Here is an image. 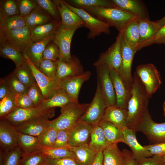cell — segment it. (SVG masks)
Here are the masks:
<instances>
[{"mask_svg":"<svg viewBox=\"0 0 165 165\" xmlns=\"http://www.w3.org/2000/svg\"><path fill=\"white\" fill-rule=\"evenodd\" d=\"M54 36L34 42L23 52L27 55L31 62L38 69L42 60L43 53L47 45L53 41Z\"/></svg>","mask_w":165,"mask_h":165,"instance_id":"cell-27","label":"cell"},{"mask_svg":"<svg viewBox=\"0 0 165 165\" xmlns=\"http://www.w3.org/2000/svg\"><path fill=\"white\" fill-rule=\"evenodd\" d=\"M107 107L105 99L99 82L94 97L84 113L79 120L91 126L93 128L98 125Z\"/></svg>","mask_w":165,"mask_h":165,"instance_id":"cell-4","label":"cell"},{"mask_svg":"<svg viewBox=\"0 0 165 165\" xmlns=\"http://www.w3.org/2000/svg\"><path fill=\"white\" fill-rule=\"evenodd\" d=\"M35 1L42 9L54 20L61 22V18L56 5L53 1L36 0Z\"/></svg>","mask_w":165,"mask_h":165,"instance_id":"cell-45","label":"cell"},{"mask_svg":"<svg viewBox=\"0 0 165 165\" xmlns=\"http://www.w3.org/2000/svg\"><path fill=\"white\" fill-rule=\"evenodd\" d=\"M18 146L23 155L31 154L42 149L37 137L19 132L18 138Z\"/></svg>","mask_w":165,"mask_h":165,"instance_id":"cell-30","label":"cell"},{"mask_svg":"<svg viewBox=\"0 0 165 165\" xmlns=\"http://www.w3.org/2000/svg\"><path fill=\"white\" fill-rule=\"evenodd\" d=\"M124 160V165H138L137 161L134 159L131 151L124 149L122 151Z\"/></svg>","mask_w":165,"mask_h":165,"instance_id":"cell-58","label":"cell"},{"mask_svg":"<svg viewBox=\"0 0 165 165\" xmlns=\"http://www.w3.org/2000/svg\"><path fill=\"white\" fill-rule=\"evenodd\" d=\"M55 3L61 18V24L67 28H79L84 27L83 20L70 9L64 0H53Z\"/></svg>","mask_w":165,"mask_h":165,"instance_id":"cell-20","label":"cell"},{"mask_svg":"<svg viewBox=\"0 0 165 165\" xmlns=\"http://www.w3.org/2000/svg\"><path fill=\"white\" fill-rule=\"evenodd\" d=\"M121 50L122 64L118 72L124 81L131 87L133 79L131 74L132 63L137 52L128 46L123 40V38Z\"/></svg>","mask_w":165,"mask_h":165,"instance_id":"cell-19","label":"cell"},{"mask_svg":"<svg viewBox=\"0 0 165 165\" xmlns=\"http://www.w3.org/2000/svg\"><path fill=\"white\" fill-rule=\"evenodd\" d=\"M70 134L71 129L58 130L56 140L51 148H63L69 146V142Z\"/></svg>","mask_w":165,"mask_h":165,"instance_id":"cell-50","label":"cell"},{"mask_svg":"<svg viewBox=\"0 0 165 165\" xmlns=\"http://www.w3.org/2000/svg\"><path fill=\"white\" fill-rule=\"evenodd\" d=\"M139 19L137 18L132 21L122 30L123 40L136 52L140 43Z\"/></svg>","mask_w":165,"mask_h":165,"instance_id":"cell-28","label":"cell"},{"mask_svg":"<svg viewBox=\"0 0 165 165\" xmlns=\"http://www.w3.org/2000/svg\"><path fill=\"white\" fill-rule=\"evenodd\" d=\"M0 55L12 60L17 68L26 62L23 53L14 46L0 36Z\"/></svg>","mask_w":165,"mask_h":165,"instance_id":"cell-26","label":"cell"},{"mask_svg":"<svg viewBox=\"0 0 165 165\" xmlns=\"http://www.w3.org/2000/svg\"><path fill=\"white\" fill-rule=\"evenodd\" d=\"M47 158L40 150L23 155L19 165H46Z\"/></svg>","mask_w":165,"mask_h":165,"instance_id":"cell-43","label":"cell"},{"mask_svg":"<svg viewBox=\"0 0 165 165\" xmlns=\"http://www.w3.org/2000/svg\"><path fill=\"white\" fill-rule=\"evenodd\" d=\"M57 61L48 59H42L40 62L38 69L43 74L52 79L57 78Z\"/></svg>","mask_w":165,"mask_h":165,"instance_id":"cell-46","label":"cell"},{"mask_svg":"<svg viewBox=\"0 0 165 165\" xmlns=\"http://www.w3.org/2000/svg\"><path fill=\"white\" fill-rule=\"evenodd\" d=\"M57 133V130L50 126L37 137L42 149L52 147L56 140Z\"/></svg>","mask_w":165,"mask_h":165,"instance_id":"cell-42","label":"cell"},{"mask_svg":"<svg viewBox=\"0 0 165 165\" xmlns=\"http://www.w3.org/2000/svg\"><path fill=\"white\" fill-rule=\"evenodd\" d=\"M5 153L4 165H20L23 154L18 146Z\"/></svg>","mask_w":165,"mask_h":165,"instance_id":"cell-48","label":"cell"},{"mask_svg":"<svg viewBox=\"0 0 165 165\" xmlns=\"http://www.w3.org/2000/svg\"><path fill=\"white\" fill-rule=\"evenodd\" d=\"M78 28H69L61 24L54 35L52 41L59 51V61L68 62L72 59L70 49L72 40L75 31Z\"/></svg>","mask_w":165,"mask_h":165,"instance_id":"cell-11","label":"cell"},{"mask_svg":"<svg viewBox=\"0 0 165 165\" xmlns=\"http://www.w3.org/2000/svg\"><path fill=\"white\" fill-rule=\"evenodd\" d=\"M65 1L74 7L83 9L96 7H114L112 0H70Z\"/></svg>","mask_w":165,"mask_h":165,"instance_id":"cell-38","label":"cell"},{"mask_svg":"<svg viewBox=\"0 0 165 165\" xmlns=\"http://www.w3.org/2000/svg\"><path fill=\"white\" fill-rule=\"evenodd\" d=\"M11 93L12 92L11 91L6 77L1 78L0 80V101Z\"/></svg>","mask_w":165,"mask_h":165,"instance_id":"cell-57","label":"cell"},{"mask_svg":"<svg viewBox=\"0 0 165 165\" xmlns=\"http://www.w3.org/2000/svg\"><path fill=\"white\" fill-rule=\"evenodd\" d=\"M23 53L43 93L44 99L50 98L62 89L61 80L57 78H50L45 75L35 66L25 53Z\"/></svg>","mask_w":165,"mask_h":165,"instance_id":"cell-7","label":"cell"},{"mask_svg":"<svg viewBox=\"0 0 165 165\" xmlns=\"http://www.w3.org/2000/svg\"><path fill=\"white\" fill-rule=\"evenodd\" d=\"M13 72L20 81L28 88L36 82L27 61L16 68Z\"/></svg>","mask_w":165,"mask_h":165,"instance_id":"cell-39","label":"cell"},{"mask_svg":"<svg viewBox=\"0 0 165 165\" xmlns=\"http://www.w3.org/2000/svg\"><path fill=\"white\" fill-rule=\"evenodd\" d=\"M144 148L153 156H162L165 155V142L143 146Z\"/></svg>","mask_w":165,"mask_h":165,"instance_id":"cell-54","label":"cell"},{"mask_svg":"<svg viewBox=\"0 0 165 165\" xmlns=\"http://www.w3.org/2000/svg\"><path fill=\"white\" fill-rule=\"evenodd\" d=\"M93 128L86 123L78 120L71 129L69 145L76 147L88 144Z\"/></svg>","mask_w":165,"mask_h":165,"instance_id":"cell-16","label":"cell"},{"mask_svg":"<svg viewBox=\"0 0 165 165\" xmlns=\"http://www.w3.org/2000/svg\"><path fill=\"white\" fill-rule=\"evenodd\" d=\"M143 133L151 144L165 142V122L157 123L152 119L148 110L136 132Z\"/></svg>","mask_w":165,"mask_h":165,"instance_id":"cell-8","label":"cell"},{"mask_svg":"<svg viewBox=\"0 0 165 165\" xmlns=\"http://www.w3.org/2000/svg\"><path fill=\"white\" fill-rule=\"evenodd\" d=\"M164 116V117H165V116Z\"/></svg>","mask_w":165,"mask_h":165,"instance_id":"cell-64","label":"cell"},{"mask_svg":"<svg viewBox=\"0 0 165 165\" xmlns=\"http://www.w3.org/2000/svg\"><path fill=\"white\" fill-rule=\"evenodd\" d=\"M64 1L70 9L79 16L84 21V27L89 31L87 35L88 38L94 39L102 33L107 35L110 33V27L108 24L95 18L84 9L74 7L65 1Z\"/></svg>","mask_w":165,"mask_h":165,"instance_id":"cell-9","label":"cell"},{"mask_svg":"<svg viewBox=\"0 0 165 165\" xmlns=\"http://www.w3.org/2000/svg\"><path fill=\"white\" fill-rule=\"evenodd\" d=\"M27 93L35 107L40 105L44 99L43 93L37 82L28 88Z\"/></svg>","mask_w":165,"mask_h":165,"instance_id":"cell-49","label":"cell"},{"mask_svg":"<svg viewBox=\"0 0 165 165\" xmlns=\"http://www.w3.org/2000/svg\"><path fill=\"white\" fill-rule=\"evenodd\" d=\"M83 9L110 27H114L119 32L129 23L139 18L134 15L114 7H96Z\"/></svg>","mask_w":165,"mask_h":165,"instance_id":"cell-2","label":"cell"},{"mask_svg":"<svg viewBox=\"0 0 165 165\" xmlns=\"http://www.w3.org/2000/svg\"><path fill=\"white\" fill-rule=\"evenodd\" d=\"M95 67L97 81L100 84L107 107L116 105V95L110 76V69L105 65L96 66Z\"/></svg>","mask_w":165,"mask_h":165,"instance_id":"cell-12","label":"cell"},{"mask_svg":"<svg viewBox=\"0 0 165 165\" xmlns=\"http://www.w3.org/2000/svg\"><path fill=\"white\" fill-rule=\"evenodd\" d=\"M122 30L119 32L115 42L104 52L100 54L94 66L105 65L109 69L118 72L122 64Z\"/></svg>","mask_w":165,"mask_h":165,"instance_id":"cell-6","label":"cell"},{"mask_svg":"<svg viewBox=\"0 0 165 165\" xmlns=\"http://www.w3.org/2000/svg\"><path fill=\"white\" fill-rule=\"evenodd\" d=\"M127 110L116 105L107 107L101 120L109 122L122 130L127 127Z\"/></svg>","mask_w":165,"mask_h":165,"instance_id":"cell-24","label":"cell"},{"mask_svg":"<svg viewBox=\"0 0 165 165\" xmlns=\"http://www.w3.org/2000/svg\"><path fill=\"white\" fill-rule=\"evenodd\" d=\"M110 144L107 140L104 132L98 125L94 127L88 144L90 148L97 154L103 151Z\"/></svg>","mask_w":165,"mask_h":165,"instance_id":"cell-32","label":"cell"},{"mask_svg":"<svg viewBox=\"0 0 165 165\" xmlns=\"http://www.w3.org/2000/svg\"><path fill=\"white\" fill-rule=\"evenodd\" d=\"M150 95L155 93L162 83L160 74L154 64H146L138 65L135 72Z\"/></svg>","mask_w":165,"mask_h":165,"instance_id":"cell-10","label":"cell"},{"mask_svg":"<svg viewBox=\"0 0 165 165\" xmlns=\"http://www.w3.org/2000/svg\"><path fill=\"white\" fill-rule=\"evenodd\" d=\"M102 129L105 137L110 144L124 143L123 132L112 123L101 120L98 125Z\"/></svg>","mask_w":165,"mask_h":165,"instance_id":"cell-35","label":"cell"},{"mask_svg":"<svg viewBox=\"0 0 165 165\" xmlns=\"http://www.w3.org/2000/svg\"><path fill=\"white\" fill-rule=\"evenodd\" d=\"M91 74L89 71H86L79 75L61 80L62 88L68 93L72 102H79L81 88L83 83L90 79Z\"/></svg>","mask_w":165,"mask_h":165,"instance_id":"cell-17","label":"cell"},{"mask_svg":"<svg viewBox=\"0 0 165 165\" xmlns=\"http://www.w3.org/2000/svg\"><path fill=\"white\" fill-rule=\"evenodd\" d=\"M140 43L138 51L154 44L159 28L155 21L139 19Z\"/></svg>","mask_w":165,"mask_h":165,"instance_id":"cell-21","label":"cell"},{"mask_svg":"<svg viewBox=\"0 0 165 165\" xmlns=\"http://www.w3.org/2000/svg\"><path fill=\"white\" fill-rule=\"evenodd\" d=\"M122 131L124 138V143L130 148L134 159L137 161L144 158L151 156L143 146L138 142L136 136V132L127 127Z\"/></svg>","mask_w":165,"mask_h":165,"instance_id":"cell-23","label":"cell"},{"mask_svg":"<svg viewBox=\"0 0 165 165\" xmlns=\"http://www.w3.org/2000/svg\"><path fill=\"white\" fill-rule=\"evenodd\" d=\"M165 162V155L161 156Z\"/></svg>","mask_w":165,"mask_h":165,"instance_id":"cell-63","label":"cell"},{"mask_svg":"<svg viewBox=\"0 0 165 165\" xmlns=\"http://www.w3.org/2000/svg\"><path fill=\"white\" fill-rule=\"evenodd\" d=\"M19 132L6 119L0 120V150L6 152L18 146Z\"/></svg>","mask_w":165,"mask_h":165,"instance_id":"cell-15","label":"cell"},{"mask_svg":"<svg viewBox=\"0 0 165 165\" xmlns=\"http://www.w3.org/2000/svg\"><path fill=\"white\" fill-rule=\"evenodd\" d=\"M11 92L14 94L27 93L28 88L22 83L13 72L6 77Z\"/></svg>","mask_w":165,"mask_h":165,"instance_id":"cell-47","label":"cell"},{"mask_svg":"<svg viewBox=\"0 0 165 165\" xmlns=\"http://www.w3.org/2000/svg\"><path fill=\"white\" fill-rule=\"evenodd\" d=\"M110 70L116 95V105L127 110L128 104L131 96V87L124 81L118 72L112 69Z\"/></svg>","mask_w":165,"mask_h":165,"instance_id":"cell-14","label":"cell"},{"mask_svg":"<svg viewBox=\"0 0 165 165\" xmlns=\"http://www.w3.org/2000/svg\"><path fill=\"white\" fill-rule=\"evenodd\" d=\"M59 51L57 46L52 41L48 43L44 51L42 59H48L54 61L59 60Z\"/></svg>","mask_w":165,"mask_h":165,"instance_id":"cell-52","label":"cell"},{"mask_svg":"<svg viewBox=\"0 0 165 165\" xmlns=\"http://www.w3.org/2000/svg\"><path fill=\"white\" fill-rule=\"evenodd\" d=\"M84 71L80 60L75 55L72 56L68 62L58 61L56 77L62 80L67 78L80 75Z\"/></svg>","mask_w":165,"mask_h":165,"instance_id":"cell-22","label":"cell"},{"mask_svg":"<svg viewBox=\"0 0 165 165\" xmlns=\"http://www.w3.org/2000/svg\"><path fill=\"white\" fill-rule=\"evenodd\" d=\"M163 114L164 116H165V101H164L163 105Z\"/></svg>","mask_w":165,"mask_h":165,"instance_id":"cell-62","label":"cell"},{"mask_svg":"<svg viewBox=\"0 0 165 165\" xmlns=\"http://www.w3.org/2000/svg\"><path fill=\"white\" fill-rule=\"evenodd\" d=\"M137 162L138 165H165V162L162 157L158 156L146 157Z\"/></svg>","mask_w":165,"mask_h":165,"instance_id":"cell-55","label":"cell"},{"mask_svg":"<svg viewBox=\"0 0 165 165\" xmlns=\"http://www.w3.org/2000/svg\"><path fill=\"white\" fill-rule=\"evenodd\" d=\"M72 102L68 93L62 88L50 98L44 99L40 105L46 109L56 107L61 108Z\"/></svg>","mask_w":165,"mask_h":165,"instance_id":"cell-36","label":"cell"},{"mask_svg":"<svg viewBox=\"0 0 165 165\" xmlns=\"http://www.w3.org/2000/svg\"><path fill=\"white\" fill-rule=\"evenodd\" d=\"M165 44V25L158 31L154 40V44Z\"/></svg>","mask_w":165,"mask_h":165,"instance_id":"cell-59","label":"cell"},{"mask_svg":"<svg viewBox=\"0 0 165 165\" xmlns=\"http://www.w3.org/2000/svg\"><path fill=\"white\" fill-rule=\"evenodd\" d=\"M12 93L0 101V119H5L18 108Z\"/></svg>","mask_w":165,"mask_h":165,"instance_id":"cell-40","label":"cell"},{"mask_svg":"<svg viewBox=\"0 0 165 165\" xmlns=\"http://www.w3.org/2000/svg\"><path fill=\"white\" fill-rule=\"evenodd\" d=\"M89 105L72 102L62 106L60 115L50 120V126L57 130L71 129L84 113Z\"/></svg>","mask_w":165,"mask_h":165,"instance_id":"cell-3","label":"cell"},{"mask_svg":"<svg viewBox=\"0 0 165 165\" xmlns=\"http://www.w3.org/2000/svg\"><path fill=\"white\" fill-rule=\"evenodd\" d=\"M24 19L26 26L30 30L36 27L46 24L54 20L39 6L29 15L24 17Z\"/></svg>","mask_w":165,"mask_h":165,"instance_id":"cell-34","label":"cell"},{"mask_svg":"<svg viewBox=\"0 0 165 165\" xmlns=\"http://www.w3.org/2000/svg\"><path fill=\"white\" fill-rule=\"evenodd\" d=\"M114 8L134 15L139 19L150 20L148 11L141 0H112Z\"/></svg>","mask_w":165,"mask_h":165,"instance_id":"cell-18","label":"cell"},{"mask_svg":"<svg viewBox=\"0 0 165 165\" xmlns=\"http://www.w3.org/2000/svg\"><path fill=\"white\" fill-rule=\"evenodd\" d=\"M70 146L67 147L42 149L40 151L45 154L48 158L61 159L70 158L75 160L74 153L70 149Z\"/></svg>","mask_w":165,"mask_h":165,"instance_id":"cell-41","label":"cell"},{"mask_svg":"<svg viewBox=\"0 0 165 165\" xmlns=\"http://www.w3.org/2000/svg\"><path fill=\"white\" fill-rule=\"evenodd\" d=\"M46 165H79L73 159L70 158L61 159L48 158Z\"/></svg>","mask_w":165,"mask_h":165,"instance_id":"cell-56","label":"cell"},{"mask_svg":"<svg viewBox=\"0 0 165 165\" xmlns=\"http://www.w3.org/2000/svg\"><path fill=\"white\" fill-rule=\"evenodd\" d=\"M14 98L18 108H29L35 107L27 93L15 94Z\"/></svg>","mask_w":165,"mask_h":165,"instance_id":"cell-53","label":"cell"},{"mask_svg":"<svg viewBox=\"0 0 165 165\" xmlns=\"http://www.w3.org/2000/svg\"><path fill=\"white\" fill-rule=\"evenodd\" d=\"M26 26L24 17L20 15L0 16V32L9 31Z\"/></svg>","mask_w":165,"mask_h":165,"instance_id":"cell-37","label":"cell"},{"mask_svg":"<svg viewBox=\"0 0 165 165\" xmlns=\"http://www.w3.org/2000/svg\"><path fill=\"white\" fill-rule=\"evenodd\" d=\"M61 24V22L53 20L36 27L30 30L31 36L34 42L53 35Z\"/></svg>","mask_w":165,"mask_h":165,"instance_id":"cell-29","label":"cell"},{"mask_svg":"<svg viewBox=\"0 0 165 165\" xmlns=\"http://www.w3.org/2000/svg\"><path fill=\"white\" fill-rule=\"evenodd\" d=\"M74 153L75 161L79 165H91L97 155L89 147L88 144L78 147H70Z\"/></svg>","mask_w":165,"mask_h":165,"instance_id":"cell-31","label":"cell"},{"mask_svg":"<svg viewBox=\"0 0 165 165\" xmlns=\"http://www.w3.org/2000/svg\"><path fill=\"white\" fill-rule=\"evenodd\" d=\"M155 22L157 24L160 28L165 25V16L161 19L155 21Z\"/></svg>","mask_w":165,"mask_h":165,"instance_id":"cell-61","label":"cell"},{"mask_svg":"<svg viewBox=\"0 0 165 165\" xmlns=\"http://www.w3.org/2000/svg\"><path fill=\"white\" fill-rule=\"evenodd\" d=\"M18 5L16 0L0 1V16L9 17L20 15Z\"/></svg>","mask_w":165,"mask_h":165,"instance_id":"cell-44","label":"cell"},{"mask_svg":"<svg viewBox=\"0 0 165 165\" xmlns=\"http://www.w3.org/2000/svg\"><path fill=\"white\" fill-rule=\"evenodd\" d=\"M102 152L103 165H124L123 154L117 143L110 145Z\"/></svg>","mask_w":165,"mask_h":165,"instance_id":"cell-33","label":"cell"},{"mask_svg":"<svg viewBox=\"0 0 165 165\" xmlns=\"http://www.w3.org/2000/svg\"><path fill=\"white\" fill-rule=\"evenodd\" d=\"M20 15L24 17L29 15L38 6L35 0H17Z\"/></svg>","mask_w":165,"mask_h":165,"instance_id":"cell-51","label":"cell"},{"mask_svg":"<svg viewBox=\"0 0 165 165\" xmlns=\"http://www.w3.org/2000/svg\"><path fill=\"white\" fill-rule=\"evenodd\" d=\"M131 87V96L127 107V127L136 132L138 126L148 110V103L152 96L148 93L135 73L133 76Z\"/></svg>","mask_w":165,"mask_h":165,"instance_id":"cell-1","label":"cell"},{"mask_svg":"<svg viewBox=\"0 0 165 165\" xmlns=\"http://www.w3.org/2000/svg\"><path fill=\"white\" fill-rule=\"evenodd\" d=\"M55 112V108L45 109L40 105L29 108H18L5 119L16 127L37 118H51Z\"/></svg>","mask_w":165,"mask_h":165,"instance_id":"cell-5","label":"cell"},{"mask_svg":"<svg viewBox=\"0 0 165 165\" xmlns=\"http://www.w3.org/2000/svg\"><path fill=\"white\" fill-rule=\"evenodd\" d=\"M50 121L48 118L40 117L15 127L19 132L38 137L50 126Z\"/></svg>","mask_w":165,"mask_h":165,"instance_id":"cell-25","label":"cell"},{"mask_svg":"<svg viewBox=\"0 0 165 165\" xmlns=\"http://www.w3.org/2000/svg\"><path fill=\"white\" fill-rule=\"evenodd\" d=\"M91 165H103V152L98 153L96 157Z\"/></svg>","mask_w":165,"mask_h":165,"instance_id":"cell-60","label":"cell"},{"mask_svg":"<svg viewBox=\"0 0 165 165\" xmlns=\"http://www.w3.org/2000/svg\"><path fill=\"white\" fill-rule=\"evenodd\" d=\"M2 37L23 53L33 43L31 31L26 26L9 31L0 32Z\"/></svg>","mask_w":165,"mask_h":165,"instance_id":"cell-13","label":"cell"}]
</instances>
